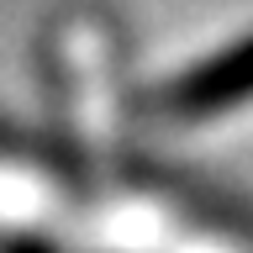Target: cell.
<instances>
[{
  "mask_svg": "<svg viewBox=\"0 0 253 253\" xmlns=\"http://www.w3.org/2000/svg\"><path fill=\"white\" fill-rule=\"evenodd\" d=\"M253 100V37H237L232 47H221L179 79H169L153 95V106L174 122H206L221 111H237Z\"/></svg>",
  "mask_w": 253,
  "mask_h": 253,
  "instance_id": "6da1fadb",
  "label": "cell"
}]
</instances>
